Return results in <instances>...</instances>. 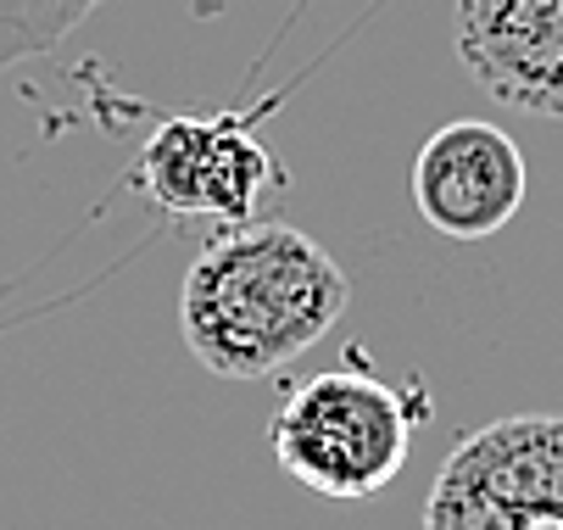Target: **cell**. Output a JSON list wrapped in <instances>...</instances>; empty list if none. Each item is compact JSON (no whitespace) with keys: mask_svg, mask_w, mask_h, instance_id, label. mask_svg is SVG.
Returning a JSON list of instances; mask_svg holds the SVG:
<instances>
[{"mask_svg":"<svg viewBox=\"0 0 563 530\" xmlns=\"http://www.w3.org/2000/svg\"><path fill=\"white\" fill-rule=\"evenodd\" d=\"M352 301L341 263L296 223L252 218L212 235L179 290V335L218 380H268L324 341Z\"/></svg>","mask_w":563,"mask_h":530,"instance_id":"cell-1","label":"cell"},{"mask_svg":"<svg viewBox=\"0 0 563 530\" xmlns=\"http://www.w3.org/2000/svg\"><path fill=\"white\" fill-rule=\"evenodd\" d=\"M274 464L335 503H363L385 492L413 452V408L368 368H330L290 386L268 419Z\"/></svg>","mask_w":563,"mask_h":530,"instance_id":"cell-2","label":"cell"},{"mask_svg":"<svg viewBox=\"0 0 563 530\" xmlns=\"http://www.w3.org/2000/svg\"><path fill=\"white\" fill-rule=\"evenodd\" d=\"M419 530H563V413H514L463 435Z\"/></svg>","mask_w":563,"mask_h":530,"instance_id":"cell-3","label":"cell"},{"mask_svg":"<svg viewBox=\"0 0 563 530\" xmlns=\"http://www.w3.org/2000/svg\"><path fill=\"white\" fill-rule=\"evenodd\" d=\"M134 185L168 218H212L234 230L279 190V157L240 112H174L140 145Z\"/></svg>","mask_w":563,"mask_h":530,"instance_id":"cell-4","label":"cell"},{"mask_svg":"<svg viewBox=\"0 0 563 530\" xmlns=\"http://www.w3.org/2000/svg\"><path fill=\"white\" fill-rule=\"evenodd\" d=\"M530 168L508 129L486 118L441 123L413 157V207L446 241H486L525 207Z\"/></svg>","mask_w":563,"mask_h":530,"instance_id":"cell-5","label":"cell"},{"mask_svg":"<svg viewBox=\"0 0 563 530\" xmlns=\"http://www.w3.org/2000/svg\"><path fill=\"white\" fill-rule=\"evenodd\" d=\"M457 56L497 101L563 118V0H457Z\"/></svg>","mask_w":563,"mask_h":530,"instance_id":"cell-6","label":"cell"},{"mask_svg":"<svg viewBox=\"0 0 563 530\" xmlns=\"http://www.w3.org/2000/svg\"><path fill=\"white\" fill-rule=\"evenodd\" d=\"M107 0H0V67L56 51Z\"/></svg>","mask_w":563,"mask_h":530,"instance_id":"cell-7","label":"cell"}]
</instances>
